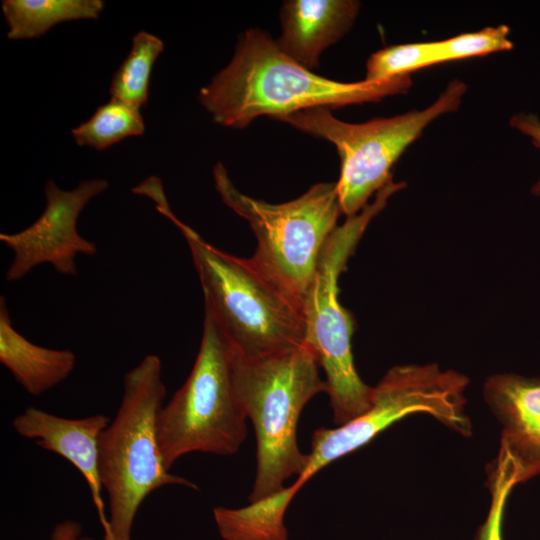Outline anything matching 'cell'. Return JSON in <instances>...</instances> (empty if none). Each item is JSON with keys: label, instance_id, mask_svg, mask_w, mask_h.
<instances>
[{"label": "cell", "instance_id": "cell-5", "mask_svg": "<svg viewBox=\"0 0 540 540\" xmlns=\"http://www.w3.org/2000/svg\"><path fill=\"white\" fill-rule=\"evenodd\" d=\"M213 178L223 203L256 237L250 260L302 310L322 248L341 214L337 183H316L294 200L272 204L236 188L222 163L214 166Z\"/></svg>", "mask_w": 540, "mask_h": 540}, {"label": "cell", "instance_id": "cell-1", "mask_svg": "<svg viewBox=\"0 0 540 540\" xmlns=\"http://www.w3.org/2000/svg\"><path fill=\"white\" fill-rule=\"evenodd\" d=\"M410 85L409 75L378 82L327 79L288 57L263 30L250 28L239 37L230 63L200 89L198 100L216 124L243 129L259 116L277 119L315 107L379 101Z\"/></svg>", "mask_w": 540, "mask_h": 540}, {"label": "cell", "instance_id": "cell-6", "mask_svg": "<svg viewBox=\"0 0 540 540\" xmlns=\"http://www.w3.org/2000/svg\"><path fill=\"white\" fill-rule=\"evenodd\" d=\"M404 182L390 181L358 214L347 217L325 242L316 273L304 299L305 343L326 375L327 394L338 426L362 415L371 405L373 387L360 378L353 360V318L339 301L338 280L371 220Z\"/></svg>", "mask_w": 540, "mask_h": 540}, {"label": "cell", "instance_id": "cell-10", "mask_svg": "<svg viewBox=\"0 0 540 540\" xmlns=\"http://www.w3.org/2000/svg\"><path fill=\"white\" fill-rule=\"evenodd\" d=\"M108 188L106 179L84 180L72 190L60 189L48 180L44 188L46 205L39 218L19 232L0 234V241L13 252L5 280L19 281L42 264L51 265L59 274L76 276L77 256L97 253L96 244L78 232L79 215Z\"/></svg>", "mask_w": 540, "mask_h": 540}, {"label": "cell", "instance_id": "cell-7", "mask_svg": "<svg viewBox=\"0 0 540 540\" xmlns=\"http://www.w3.org/2000/svg\"><path fill=\"white\" fill-rule=\"evenodd\" d=\"M465 92L466 85L455 80L424 110L365 123L344 122L325 107L298 111L276 120L334 144L340 158L336 182L339 206L341 214L351 217L392 181L391 168L405 149L432 121L455 111Z\"/></svg>", "mask_w": 540, "mask_h": 540}, {"label": "cell", "instance_id": "cell-14", "mask_svg": "<svg viewBox=\"0 0 540 540\" xmlns=\"http://www.w3.org/2000/svg\"><path fill=\"white\" fill-rule=\"evenodd\" d=\"M0 362L16 382L34 396L54 388L74 370L76 355L32 343L13 326L6 298L0 297Z\"/></svg>", "mask_w": 540, "mask_h": 540}, {"label": "cell", "instance_id": "cell-13", "mask_svg": "<svg viewBox=\"0 0 540 540\" xmlns=\"http://www.w3.org/2000/svg\"><path fill=\"white\" fill-rule=\"evenodd\" d=\"M360 4L351 0H289L282 5V33L276 43L283 53L312 71L321 53L353 25Z\"/></svg>", "mask_w": 540, "mask_h": 540}, {"label": "cell", "instance_id": "cell-9", "mask_svg": "<svg viewBox=\"0 0 540 540\" xmlns=\"http://www.w3.org/2000/svg\"><path fill=\"white\" fill-rule=\"evenodd\" d=\"M468 378L437 364L398 365L373 387L370 407L336 428L317 429L307 454V464L292 488L299 491L313 475L331 462L363 447L379 433L416 413H426L463 436H470L471 421L465 413Z\"/></svg>", "mask_w": 540, "mask_h": 540}, {"label": "cell", "instance_id": "cell-18", "mask_svg": "<svg viewBox=\"0 0 540 540\" xmlns=\"http://www.w3.org/2000/svg\"><path fill=\"white\" fill-rule=\"evenodd\" d=\"M438 63H443L440 41L393 45L369 57L364 80H389Z\"/></svg>", "mask_w": 540, "mask_h": 540}, {"label": "cell", "instance_id": "cell-12", "mask_svg": "<svg viewBox=\"0 0 540 540\" xmlns=\"http://www.w3.org/2000/svg\"><path fill=\"white\" fill-rule=\"evenodd\" d=\"M484 397L502 426L500 446L515 464L518 484L540 475V377L492 375Z\"/></svg>", "mask_w": 540, "mask_h": 540}, {"label": "cell", "instance_id": "cell-20", "mask_svg": "<svg viewBox=\"0 0 540 540\" xmlns=\"http://www.w3.org/2000/svg\"><path fill=\"white\" fill-rule=\"evenodd\" d=\"M506 25L487 27L480 31L463 33L440 41L443 62L483 56L513 48Z\"/></svg>", "mask_w": 540, "mask_h": 540}, {"label": "cell", "instance_id": "cell-17", "mask_svg": "<svg viewBox=\"0 0 540 540\" xmlns=\"http://www.w3.org/2000/svg\"><path fill=\"white\" fill-rule=\"evenodd\" d=\"M144 132L141 110L111 98L99 106L87 121L73 128L71 134L78 146L101 151Z\"/></svg>", "mask_w": 540, "mask_h": 540}, {"label": "cell", "instance_id": "cell-15", "mask_svg": "<svg viewBox=\"0 0 540 540\" xmlns=\"http://www.w3.org/2000/svg\"><path fill=\"white\" fill-rule=\"evenodd\" d=\"M2 12L10 40L39 38L54 26L70 21L95 20L103 0H3Z\"/></svg>", "mask_w": 540, "mask_h": 540}, {"label": "cell", "instance_id": "cell-2", "mask_svg": "<svg viewBox=\"0 0 540 540\" xmlns=\"http://www.w3.org/2000/svg\"><path fill=\"white\" fill-rule=\"evenodd\" d=\"M144 196L186 239L203 291L204 310L234 351L258 357L305 343L301 308L250 258L218 249L182 222L171 210L162 183L147 186Z\"/></svg>", "mask_w": 540, "mask_h": 540}, {"label": "cell", "instance_id": "cell-21", "mask_svg": "<svg viewBox=\"0 0 540 540\" xmlns=\"http://www.w3.org/2000/svg\"><path fill=\"white\" fill-rule=\"evenodd\" d=\"M512 127L527 135L534 146L540 150V120L536 115L530 113H519L512 116L510 120ZM532 192L540 196V178L532 187Z\"/></svg>", "mask_w": 540, "mask_h": 540}, {"label": "cell", "instance_id": "cell-11", "mask_svg": "<svg viewBox=\"0 0 540 540\" xmlns=\"http://www.w3.org/2000/svg\"><path fill=\"white\" fill-rule=\"evenodd\" d=\"M110 421L105 414L65 418L33 406L27 407L12 421L17 434L63 457L79 471L87 483L103 528L107 518L99 474V439Z\"/></svg>", "mask_w": 540, "mask_h": 540}, {"label": "cell", "instance_id": "cell-8", "mask_svg": "<svg viewBox=\"0 0 540 540\" xmlns=\"http://www.w3.org/2000/svg\"><path fill=\"white\" fill-rule=\"evenodd\" d=\"M246 421L233 388L229 344L204 310L193 368L157 416V439L165 467L170 470L179 458L193 452L235 454L246 439Z\"/></svg>", "mask_w": 540, "mask_h": 540}, {"label": "cell", "instance_id": "cell-16", "mask_svg": "<svg viewBox=\"0 0 540 540\" xmlns=\"http://www.w3.org/2000/svg\"><path fill=\"white\" fill-rule=\"evenodd\" d=\"M163 50L159 37L144 30L137 32L128 55L112 77L111 98L141 110L148 102L153 66Z\"/></svg>", "mask_w": 540, "mask_h": 540}, {"label": "cell", "instance_id": "cell-22", "mask_svg": "<svg viewBox=\"0 0 540 540\" xmlns=\"http://www.w3.org/2000/svg\"><path fill=\"white\" fill-rule=\"evenodd\" d=\"M50 540H95L83 534V529L78 521L65 519L58 522L50 533Z\"/></svg>", "mask_w": 540, "mask_h": 540}, {"label": "cell", "instance_id": "cell-19", "mask_svg": "<svg viewBox=\"0 0 540 540\" xmlns=\"http://www.w3.org/2000/svg\"><path fill=\"white\" fill-rule=\"evenodd\" d=\"M517 484L515 464L508 452L500 446L498 456L489 470L490 508L474 540H503L505 506L511 490Z\"/></svg>", "mask_w": 540, "mask_h": 540}, {"label": "cell", "instance_id": "cell-4", "mask_svg": "<svg viewBox=\"0 0 540 540\" xmlns=\"http://www.w3.org/2000/svg\"><path fill=\"white\" fill-rule=\"evenodd\" d=\"M165 396L157 355H146L124 375L119 408L99 439V474L109 502L104 540H131L135 516L152 492L169 485L198 489L163 462L156 424Z\"/></svg>", "mask_w": 540, "mask_h": 540}, {"label": "cell", "instance_id": "cell-3", "mask_svg": "<svg viewBox=\"0 0 540 540\" xmlns=\"http://www.w3.org/2000/svg\"><path fill=\"white\" fill-rule=\"evenodd\" d=\"M236 399L254 426L257 468L249 502L282 491L284 482L305 469L307 454L299 449L297 425L305 405L327 393L319 363L306 344L248 357L229 346Z\"/></svg>", "mask_w": 540, "mask_h": 540}]
</instances>
